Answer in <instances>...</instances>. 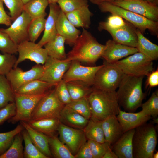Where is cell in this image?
I'll return each mask as SVG.
<instances>
[{"label": "cell", "instance_id": "obj_1", "mask_svg": "<svg viewBox=\"0 0 158 158\" xmlns=\"http://www.w3.org/2000/svg\"><path fill=\"white\" fill-rule=\"evenodd\" d=\"M73 46L65 60L89 64L95 63L101 57L105 47V45L99 43L90 32L83 28Z\"/></svg>", "mask_w": 158, "mask_h": 158}, {"label": "cell", "instance_id": "obj_2", "mask_svg": "<svg viewBox=\"0 0 158 158\" xmlns=\"http://www.w3.org/2000/svg\"><path fill=\"white\" fill-rule=\"evenodd\" d=\"M144 76L123 75L116 91L118 104L125 111L135 112L145 97L142 91Z\"/></svg>", "mask_w": 158, "mask_h": 158}, {"label": "cell", "instance_id": "obj_3", "mask_svg": "<svg viewBox=\"0 0 158 158\" xmlns=\"http://www.w3.org/2000/svg\"><path fill=\"white\" fill-rule=\"evenodd\" d=\"M91 113V118L102 121L116 116L121 109L116 91H105L93 88L87 97Z\"/></svg>", "mask_w": 158, "mask_h": 158}, {"label": "cell", "instance_id": "obj_4", "mask_svg": "<svg viewBox=\"0 0 158 158\" xmlns=\"http://www.w3.org/2000/svg\"><path fill=\"white\" fill-rule=\"evenodd\" d=\"M157 142L156 128L152 123L136 128L132 140L133 158H153Z\"/></svg>", "mask_w": 158, "mask_h": 158}, {"label": "cell", "instance_id": "obj_5", "mask_svg": "<svg viewBox=\"0 0 158 158\" xmlns=\"http://www.w3.org/2000/svg\"><path fill=\"white\" fill-rule=\"evenodd\" d=\"M97 5L101 12H109L121 17L139 30L142 34L148 29L152 35L158 37V22L151 21L143 16L109 2H104Z\"/></svg>", "mask_w": 158, "mask_h": 158}, {"label": "cell", "instance_id": "obj_6", "mask_svg": "<svg viewBox=\"0 0 158 158\" xmlns=\"http://www.w3.org/2000/svg\"><path fill=\"white\" fill-rule=\"evenodd\" d=\"M114 63L124 74L132 76H147L154 70L152 61L138 52Z\"/></svg>", "mask_w": 158, "mask_h": 158}, {"label": "cell", "instance_id": "obj_7", "mask_svg": "<svg viewBox=\"0 0 158 158\" xmlns=\"http://www.w3.org/2000/svg\"><path fill=\"white\" fill-rule=\"evenodd\" d=\"M124 75L114 63L104 61L95 74L92 87L105 91H116Z\"/></svg>", "mask_w": 158, "mask_h": 158}, {"label": "cell", "instance_id": "obj_8", "mask_svg": "<svg viewBox=\"0 0 158 158\" xmlns=\"http://www.w3.org/2000/svg\"><path fill=\"white\" fill-rule=\"evenodd\" d=\"M65 105L58 99L55 88L51 89L37 103L32 113L30 120L47 118H59Z\"/></svg>", "mask_w": 158, "mask_h": 158}, {"label": "cell", "instance_id": "obj_9", "mask_svg": "<svg viewBox=\"0 0 158 158\" xmlns=\"http://www.w3.org/2000/svg\"><path fill=\"white\" fill-rule=\"evenodd\" d=\"M49 92L44 94L37 95L15 93L16 114L7 121L8 122L14 124L19 121L28 122L30 121L32 113L37 104Z\"/></svg>", "mask_w": 158, "mask_h": 158}, {"label": "cell", "instance_id": "obj_10", "mask_svg": "<svg viewBox=\"0 0 158 158\" xmlns=\"http://www.w3.org/2000/svg\"><path fill=\"white\" fill-rule=\"evenodd\" d=\"M44 71L43 65L41 64H36L26 71L17 66L13 67L6 76L16 93L24 85L32 80L40 79Z\"/></svg>", "mask_w": 158, "mask_h": 158}, {"label": "cell", "instance_id": "obj_11", "mask_svg": "<svg viewBox=\"0 0 158 158\" xmlns=\"http://www.w3.org/2000/svg\"><path fill=\"white\" fill-rule=\"evenodd\" d=\"M110 2L124 9L158 22L157 4L144 0H122Z\"/></svg>", "mask_w": 158, "mask_h": 158}, {"label": "cell", "instance_id": "obj_12", "mask_svg": "<svg viewBox=\"0 0 158 158\" xmlns=\"http://www.w3.org/2000/svg\"><path fill=\"white\" fill-rule=\"evenodd\" d=\"M18 56L14 67H17L22 62L28 59L36 64L43 65L48 56L46 50L37 43L27 41L17 45Z\"/></svg>", "mask_w": 158, "mask_h": 158}, {"label": "cell", "instance_id": "obj_13", "mask_svg": "<svg viewBox=\"0 0 158 158\" xmlns=\"http://www.w3.org/2000/svg\"><path fill=\"white\" fill-rule=\"evenodd\" d=\"M102 66V64L98 66H85L78 61H71L62 80L66 83L72 80H80L92 86L95 74Z\"/></svg>", "mask_w": 158, "mask_h": 158}, {"label": "cell", "instance_id": "obj_14", "mask_svg": "<svg viewBox=\"0 0 158 158\" xmlns=\"http://www.w3.org/2000/svg\"><path fill=\"white\" fill-rule=\"evenodd\" d=\"M58 132L60 140L66 146L74 156L87 142L83 129L74 128L60 123Z\"/></svg>", "mask_w": 158, "mask_h": 158}, {"label": "cell", "instance_id": "obj_15", "mask_svg": "<svg viewBox=\"0 0 158 158\" xmlns=\"http://www.w3.org/2000/svg\"><path fill=\"white\" fill-rule=\"evenodd\" d=\"M32 19L24 10L6 28L0 30L8 35L17 45L27 41H29L28 29Z\"/></svg>", "mask_w": 158, "mask_h": 158}, {"label": "cell", "instance_id": "obj_16", "mask_svg": "<svg viewBox=\"0 0 158 158\" xmlns=\"http://www.w3.org/2000/svg\"><path fill=\"white\" fill-rule=\"evenodd\" d=\"M71 63L65 59L60 60L48 56L43 65L44 73L40 80L57 85L62 80Z\"/></svg>", "mask_w": 158, "mask_h": 158}, {"label": "cell", "instance_id": "obj_17", "mask_svg": "<svg viewBox=\"0 0 158 158\" xmlns=\"http://www.w3.org/2000/svg\"><path fill=\"white\" fill-rule=\"evenodd\" d=\"M136 28L126 21L124 26L116 29H112L99 24L98 27L100 31L105 30L108 32L111 36L113 40L116 42L135 48L138 41Z\"/></svg>", "mask_w": 158, "mask_h": 158}, {"label": "cell", "instance_id": "obj_18", "mask_svg": "<svg viewBox=\"0 0 158 158\" xmlns=\"http://www.w3.org/2000/svg\"><path fill=\"white\" fill-rule=\"evenodd\" d=\"M101 57L108 63H115L138 52L135 47L121 44L111 39L106 42Z\"/></svg>", "mask_w": 158, "mask_h": 158}, {"label": "cell", "instance_id": "obj_19", "mask_svg": "<svg viewBox=\"0 0 158 158\" xmlns=\"http://www.w3.org/2000/svg\"><path fill=\"white\" fill-rule=\"evenodd\" d=\"M56 27L57 33L63 37L65 43L70 46L74 45L81 33L69 21L61 9L58 16Z\"/></svg>", "mask_w": 158, "mask_h": 158}, {"label": "cell", "instance_id": "obj_20", "mask_svg": "<svg viewBox=\"0 0 158 158\" xmlns=\"http://www.w3.org/2000/svg\"><path fill=\"white\" fill-rule=\"evenodd\" d=\"M116 117L124 132L135 129L147 123L151 118V116L145 114L142 110L134 113L120 110Z\"/></svg>", "mask_w": 158, "mask_h": 158}, {"label": "cell", "instance_id": "obj_21", "mask_svg": "<svg viewBox=\"0 0 158 158\" xmlns=\"http://www.w3.org/2000/svg\"><path fill=\"white\" fill-rule=\"evenodd\" d=\"M49 5V11L46 20L44 34L37 43L41 47L43 46L57 34L56 22L61 9L57 3L50 4Z\"/></svg>", "mask_w": 158, "mask_h": 158}, {"label": "cell", "instance_id": "obj_22", "mask_svg": "<svg viewBox=\"0 0 158 158\" xmlns=\"http://www.w3.org/2000/svg\"><path fill=\"white\" fill-rule=\"evenodd\" d=\"M135 131L134 129L124 132L111 145L112 150L118 158H133L132 140Z\"/></svg>", "mask_w": 158, "mask_h": 158}, {"label": "cell", "instance_id": "obj_23", "mask_svg": "<svg viewBox=\"0 0 158 158\" xmlns=\"http://www.w3.org/2000/svg\"><path fill=\"white\" fill-rule=\"evenodd\" d=\"M102 125L105 142L111 145L124 133L116 116L109 117L102 121Z\"/></svg>", "mask_w": 158, "mask_h": 158}, {"label": "cell", "instance_id": "obj_24", "mask_svg": "<svg viewBox=\"0 0 158 158\" xmlns=\"http://www.w3.org/2000/svg\"><path fill=\"white\" fill-rule=\"evenodd\" d=\"M27 131L32 142L36 147L48 158L52 157L49 146L48 137L32 128L27 122L20 121Z\"/></svg>", "mask_w": 158, "mask_h": 158}, {"label": "cell", "instance_id": "obj_25", "mask_svg": "<svg viewBox=\"0 0 158 158\" xmlns=\"http://www.w3.org/2000/svg\"><path fill=\"white\" fill-rule=\"evenodd\" d=\"M60 122L67 126L75 128L83 129L89 120L65 105L60 113Z\"/></svg>", "mask_w": 158, "mask_h": 158}, {"label": "cell", "instance_id": "obj_26", "mask_svg": "<svg viewBox=\"0 0 158 158\" xmlns=\"http://www.w3.org/2000/svg\"><path fill=\"white\" fill-rule=\"evenodd\" d=\"M69 21L75 27L87 29L91 24V17L93 14L89 5L65 14Z\"/></svg>", "mask_w": 158, "mask_h": 158}, {"label": "cell", "instance_id": "obj_27", "mask_svg": "<svg viewBox=\"0 0 158 158\" xmlns=\"http://www.w3.org/2000/svg\"><path fill=\"white\" fill-rule=\"evenodd\" d=\"M27 123L35 130L50 137L57 135L56 133L61 122L59 118H47L30 120Z\"/></svg>", "mask_w": 158, "mask_h": 158}, {"label": "cell", "instance_id": "obj_28", "mask_svg": "<svg viewBox=\"0 0 158 158\" xmlns=\"http://www.w3.org/2000/svg\"><path fill=\"white\" fill-rule=\"evenodd\" d=\"M65 39L58 34L44 45L48 56L60 60L65 59L67 57L64 44Z\"/></svg>", "mask_w": 158, "mask_h": 158}, {"label": "cell", "instance_id": "obj_29", "mask_svg": "<svg viewBox=\"0 0 158 158\" xmlns=\"http://www.w3.org/2000/svg\"><path fill=\"white\" fill-rule=\"evenodd\" d=\"M57 85L36 79L24 85L16 93L34 95H42L48 92Z\"/></svg>", "mask_w": 158, "mask_h": 158}, {"label": "cell", "instance_id": "obj_30", "mask_svg": "<svg viewBox=\"0 0 158 158\" xmlns=\"http://www.w3.org/2000/svg\"><path fill=\"white\" fill-rule=\"evenodd\" d=\"M136 33L138 41L136 48L138 52L142 53L152 61L157 60L158 46L152 42L138 29Z\"/></svg>", "mask_w": 158, "mask_h": 158}, {"label": "cell", "instance_id": "obj_31", "mask_svg": "<svg viewBox=\"0 0 158 158\" xmlns=\"http://www.w3.org/2000/svg\"><path fill=\"white\" fill-rule=\"evenodd\" d=\"M66 85L72 101L87 97L93 90L92 86L80 80L70 81Z\"/></svg>", "mask_w": 158, "mask_h": 158}, {"label": "cell", "instance_id": "obj_32", "mask_svg": "<svg viewBox=\"0 0 158 158\" xmlns=\"http://www.w3.org/2000/svg\"><path fill=\"white\" fill-rule=\"evenodd\" d=\"M83 130L87 139L102 143L105 142L102 121L90 118Z\"/></svg>", "mask_w": 158, "mask_h": 158}, {"label": "cell", "instance_id": "obj_33", "mask_svg": "<svg viewBox=\"0 0 158 158\" xmlns=\"http://www.w3.org/2000/svg\"><path fill=\"white\" fill-rule=\"evenodd\" d=\"M49 148L52 157L56 158H75L69 149L56 135L48 137Z\"/></svg>", "mask_w": 158, "mask_h": 158}, {"label": "cell", "instance_id": "obj_34", "mask_svg": "<svg viewBox=\"0 0 158 158\" xmlns=\"http://www.w3.org/2000/svg\"><path fill=\"white\" fill-rule=\"evenodd\" d=\"M49 4L47 0H30L24 5L23 10L32 19L47 15L46 9Z\"/></svg>", "mask_w": 158, "mask_h": 158}, {"label": "cell", "instance_id": "obj_35", "mask_svg": "<svg viewBox=\"0 0 158 158\" xmlns=\"http://www.w3.org/2000/svg\"><path fill=\"white\" fill-rule=\"evenodd\" d=\"M15 93L5 75H0V109L15 102Z\"/></svg>", "mask_w": 158, "mask_h": 158}, {"label": "cell", "instance_id": "obj_36", "mask_svg": "<svg viewBox=\"0 0 158 158\" xmlns=\"http://www.w3.org/2000/svg\"><path fill=\"white\" fill-rule=\"evenodd\" d=\"M23 141L21 132L16 135L9 148L0 158H23Z\"/></svg>", "mask_w": 158, "mask_h": 158}, {"label": "cell", "instance_id": "obj_37", "mask_svg": "<svg viewBox=\"0 0 158 158\" xmlns=\"http://www.w3.org/2000/svg\"><path fill=\"white\" fill-rule=\"evenodd\" d=\"M25 147L23 157L25 158H48L42 153L33 144L26 130L21 132Z\"/></svg>", "mask_w": 158, "mask_h": 158}, {"label": "cell", "instance_id": "obj_38", "mask_svg": "<svg viewBox=\"0 0 158 158\" xmlns=\"http://www.w3.org/2000/svg\"><path fill=\"white\" fill-rule=\"evenodd\" d=\"M24 129L23 126L20 123L12 130L0 133V156L9 148L16 135Z\"/></svg>", "mask_w": 158, "mask_h": 158}, {"label": "cell", "instance_id": "obj_39", "mask_svg": "<svg viewBox=\"0 0 158 158\" xmlns=\"http://www.w3.org/2000/svg\"><path fill=\"white\" fill-rule=\"evenodd\" d=\"M66 105L87 119L89 120L91 117V111L87 97L72 101Z\"/></svg>", "mask_w": 158, "mask_h": 158}, {"label": "cell", "instance_id": "obj_40", "mask_svg": "<svg viewBox=\"0 0 158 158\" xmlns=\"http://www.w3.org/2000/svg\"><path fill=\"white\" fill-rule=\"evenodd\" d=\"M46 19L40 17L32 19L28 29L29 41L35 42L44 30Z\"/></svg>", "mask_w": 158, "mask_h": 158}, {"label": "cell", "instance_id": "obj_41", "mask_svg": "<svg viewBox=\"0 0 158 158\" xmlns=\"http://www.w3.org/2000/svg\"><path fill=\"white\" fill-rule=\"evenodd\" d=\"M142 111L145 114L152 118L158 115V91L153 92L150 98L145 102L142 104Z\"/></svg>", "mask_w": 158, "mask_h": 158}, {"label": "cell", "instance_id": "obj_42", "mask_svg": "<svg viewBox=\"0 0 158 158\" xmlns=\"http://www.w3.org/2000/svg\"><path fill=\"white\" fill-rule=\"evenodd\" d=\"M57 3L65 14L88 5V0H60Z\"/></svg>", "mask_w": 158, "mask_h": 158}, {"label": "cell", "instance_id": "obj_43", "mask_svg": "<svg viewBox=\"0 0 158 158\" xmlns=\"http://www.w3.org/2000/svg\"><path fill=\"white\" fill-rule=\"evenodd\" d=\"M0 51L3 53L12 54L17 52V45L8 35L0 30Z\"/></svg>", "mask_w": 158, "mask_h": 158}, {"label": "cell", "instance_id": "obj_44", "mask_svg": "<svg viewBox=\"0 0 158 158\" xmlns=\"http://www.w3.org/2000/svg\"><path fill=\"white\" fill-rule=\"evenodd\" d=\"M17 59L14 54H0V75L6 76L14 67Z\"/></svg>", "mask_w": 158, "mask_h": 158}, {"label": "cell", "instance_id": "obj_45", "mask_svg": "<svg viewBox=\"0 0 158 158\" xmlns=\"http://www.w3.org/2000/svg\"><path fill=\"white\" fill-rule=\"evenodd\" d=\"M1 0L8 9L12 21H14L23 12L24 4L21 0Z\"/></svg>", "mask_w": 158, "mask_h": 158}, {"label": "cell", "instance_id": "obj_46", "mask_svg": "<svg viewBox=\"0 0 158 158\" xmlns=\"http://www.w3.org/2000/svg\"><path fill=\"white\" fill-rule=\"evenodd\" d=\"M87 142L94 158H102L108 149L111 146L110 145L106 142L102 143L88 140Z\"/></svg>", "mask_w": 158, "mask_h": 158}, {"label": "cell", "instance_id": "obj_47", "mask_svg": "<svg viewBox=\"0 0 158 158\" xmlns=\"http://www.w3.org/2000/svg\"><path fill=\"white\" fill-rule=\"evenodd\" d=\"M54 88L57 96L61 103L66 105L71 102V99L66 83L63 80L58 83Z\"/></svg>", "mask_w": 158, "mask_h": 158}, {"label": "cell", "instance_id": "obj_48", "mask_svg": "<svg viewBox=\"0 0 158 158\" xmlns=\"http://www.w3.org/2000/svg\"><path fill=\"white\" fill-rule=\"evenodd\" d=\"M126 21L121 17L115 14H111L109 17L106 21H101L99 24L108 27L112 29H115L124 26Z\"/></svg>", "mask_w": 158, "mask_h": 158}, {"label": "cell", "instance_id": "obj_49", "mask_svg": "<svg viewBox=\"0 0 158 158\" xmlns=\"http://www.w3.org/2000/svg\"><path fill=\"white\" fill-rule=\"evenodd\" d=\"M16 112V106L15 102L9 103L0 109V126L13 116Z\"/></svg>", "mask_w": 158, "mask_h": 158}, {"label": "cell", "instance_id": "obj_50", "mask_svg": "<svg viewBox=\"0 0 158 158\" xmlns=\"http://www.w3.org/2000/svg\"><path fill=\"white\" fill-rule=\"evenodd\" d=\"M74 156L75 158H94L87 141L81 146Z\"/></svg>", "mask_w": 158, "mask_h": 158}, {"label": "cell", "instance_id": "obj_51", "mask_svg": "<svg viewBox=\"0 0 158 158\" xmlns=\"http://www.w3.org/2000/svg\"><path fill=\"white\" fill-rule=\"evenodd\" d=\"M12 21L11 16L6 13L4 9L3 2L0 0V25L9 27L11 24Z\"/></svg>", "mask_w": 158, "mask_h": 158}, {"label": "cell", "instance_id": "obj_52", "mask_svg": "<svg viewBox=\"0 0 158 158\" xmlns=\"http://www.w3.org/2000/svg\"><path fill=\"white\" fill-rule=\"evenodd\" d=\"M147 85L150 87L158 85V69L153 70L147 76Z\"/></svg>", "mask_w": 158, "mask_h": 158}, {"label": "cell", "instance_id": "obj_53", "mask_svg": "<svg viewBox=\"0 0 158 158\" xmlns=\"http://www.w3.org/2000/svg\"><path fill=\"white\" fill-rule=\"evenodd\" d=\"M102 158H118V157L112 150L111 146L108 149Z\"/></svg>", "mask_w": 158, "mask_h": 158}, {"label": "cell", "instance_id": "obj_54", "mask_svg": "<svg viewBox=\"0 0 158 158\" xmlns=\"http://www.w3.org/2000/svg\"><path fill=\"white\" fill-rule=\"evenodd\" d=\"M93 4L98 5L99 4L104 2H111L116 1H121L122 0H88Z\"/></svg>", "mask_w": 158, "mask_h": 158}, {"label": "cell", "instance_id": "obj_55", "mask_svg": "<svg viewBox=\"0 0 158 158\" xmlns=\"http://www.w3.org/2000/svg\"><path fill=\"white\" fill-rule=\"evenodd\" d=\"M49 4L57 3L60 0H47Z\"/></svg>", "mask_w": 158, "mask_h": 158}, {"label": "cell", "instance_id": "obj_56", "mask_svg": "<svg viewBox=\"0 0 158 158\" xmlns=\"http://www.w3.org/2000/svg\"><path fill=\"white\" fill-rule=\"evenodd\" d=\"M152 122L154 123H156L158 124V117H155L154 118H152Z\"/></svg>", "mask_w": 158, "mask_h": 158}, {"label": "cell", "instance_id": "obj_57", "mask_svg": "<svg viewBox=\"0 0 158 158\" xmlns=\"http://www.w3.org/2000/svg\"><path fill=\"white\" fill-rule=\"evenodd\" d=\"M149 2L158 4V0H144Z\"/></svg>", "mask_w": 158, "mask_h": 158}, {"label": "cell", "instance_id": "obj_58", "mask_svg": "<svg viewBox=\"0 0 158 158\" xmlns=\"http://www.w3.org/2000/svg\"><path fill=\"white\" fill-rule=\"evenodd\" d=\"M158 158V152L157 151L155 153H154L153 155V158Z\"/></svg>", "mask_w": 158, "mask_h": 158}, {"label": "cell", "instance_id": "obj_59", "mask_svg": "<svg viewBox=\"0 0 158 158\" xmlns=\"http://www.w3.org/2000/svg\"><path fill=\"white\" fill-rule=\"evenodd\" d=\"M24 4H25L30 0H21Z\"/></svg>", "mask_w": 158, "mask_h": 158}]
</instances>
